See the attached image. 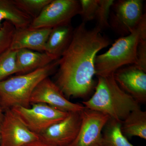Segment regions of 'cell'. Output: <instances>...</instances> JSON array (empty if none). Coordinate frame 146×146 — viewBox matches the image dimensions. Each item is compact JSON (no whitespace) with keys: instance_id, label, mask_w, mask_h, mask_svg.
Listing matches in <instances>:
<instances>
[{"instance_id":"cell-1","label":"cell","mask_w":146,"mask_h":146,"mask_svg":"<svg viewBox=\"0 0 146 146\" xmlns=\"http://www.w3.org/2000/svg\"><path fill=\"white\" fill-rule=\"evenodd\" d=\"M96 26L81 23L74 29L68 48L58 59L55 83L66 98H84L95 86V61L97 54L108 46L111 40Z\"/></svg>"},{"instance_id":"cell-2","label":"cell","mask_w":146,"mask_h":146,"mask_svg":"<svg viewBox=\"0 0 146 146\" xmlns=\"http://www.w3.org/2000/svg\"><path fill=\"white\" fill-rule=\"evenodd\" d=\"M98 78L94 95L82 102L85 108L103 113L121 123L131 111L140 108L138 102L118 85L114 74Z\"/></svg>"},{"instance_id":"cell-3","label":"cell","mask_w":146,"mask_h":146,"mask_svg":"<svg viewBox=\"0 0 146 146\" xmlns=\"http://www.w3.org/2000/svg\"><path fill=\"white\" fill-rule=\"evenodd\" d=\"M146 37V15L145 13L140 23L132 32L115 40L106 52L97 55L95 61L97 77L113 74L126 65H136L138 43Z\"/></svg>"},{"instance_id":"cell-4","label":"cell","mask_w":146,"mask_h":146,"mask_svg":"<svg viewBox=\"0 0 146 146\" xmlns=\"http://www.w3.org/2000/svg\"><path fill=\"white\" fill-rule=\"evenodd\" d=\"M58 59L49 65L26 74L0 81V102L4 111L13 107L29 108L34 89L58 67Z\"/></svg>"},{"instance_id":"cell-5","label":"cell","mask_w":146,"mask_h":146,"mask_svg":"<svg viewBox=\"0 0 146 146\" xmlns=\"http://www.w3.org/2000/svg\"><path fill=\"white\" fill-rule=\"evenodd\" d=\"M80 5L77 0H52L34 18L29 27L53 29L70 24L75 16L79 15Z\"/></svg>"},{"instance_id":"cell-6","label":"cell","mask_w":146,"mask_h":146,"mask_svg":"<svg viewBox=\"0 0 146 146\" xmlns=\"http://www.w3.org/2000/svg\"><path fill=\"white\" fill-rule=\"evenodd\" d=\"M31 106L29 108L18 106L11 109L30 130L39 136L51 126L65 119L69 113L45 104H32Z\"/></svg>"},{"instance_id":"cell-7","label":"cell","mask_w":146,"mask_h":146,"mask_svg":"<svg viewBox=\"0 0 146 146\" xmlns=\"http://www.w3.org/2000/svg\"><path fill=\"white\" fill-rule=\"evenodd\" d=\"M143 7L142 0L115 1L110 15V27L121 36L130 34L143 17Z\"/></svg>"},{"instance_id":"cell-8","label":"cell","mask_w":146,"mask_h":146,"mask_svg":"<svg viewBox=\"0 0 146 146\" xmlns=\"http://www.w3.org/2000/svg\"><path fill=\"white\" fill-rule=\"evenodd\" d=\"M39 138V135L30 130L12 109L4 111L0 123L1 146H24Z\"/></svg>"},{"instance_id":"cell-9","label":"cell","mask_w":146,"mask_h":146,"mask_svg":"<svg viewBox=\"0 0 146 146\" xmlns=\"http://www.w3.org/2000/svg\"><path fill=\"white\" fill-rule=\"evenodd\" d=\"M82 121L77 136L68 146H101L102 131L109 116L85 108L81 112Z\"/></svg>"},{"instance_id":"cell-10","label":"cell","mask_w":146,"mask_h":146,"mask_svg":"<svg viewBox=\"0 0 146 146\" xmlns=\"http://www.w3.org/2000/svg\"><path fill=\"white\" fill-rule=\"evenodd\" d=\"M42 103L67 112H82L83 105L72 102L68 99L59 87L48 78L42 80L32 94L31 104Z\"/></svg>"},{"instance_id":"cell-11","label":"cell","mask_w":146,"mask_h":146,"mask_svg":"<svg viewBox=\"0 0 146 146\" xmlns=\"http://www.w3.org/2000/svg\"><path fill=\"white\" fill-rule=\"evenodd\" d=\"M81 121V112H69L65 119L40 134L39 138L54 146H68L77 136Z\"/></svg>"},{"instance_id":"cell-12","label":"cell","mask_w":146,"mask_h":146,"mask_svg":"<svg viewBox=\"0 0 146 146\" xmlns=\"http://www.w3.org/2000/svg\"><path fill=\"white\" fill-rule=\"evenodd\" d=\"M114 77L120 88L138 103H146V72L135 65H129L116 71Z\"/></svg>"},{"instance_id":"cell-13","label":"cell","mask_w":146,"mask_h":146,"mask_svg":"<svg viewBox=\"0 0 146 146\" xmlns=\"http://www.w3.org/2000/svg\"><path fill=\"white\" fill-rule=\"evenodd\" d=\"M52 29H16L9 49L15 50L26 49L44 52L47 40Z\"/></svg>"},{"instance_id":"cell-14","label":"cell","mask_w":146,"mask_h":146,"mask_svg":"<svg viewBox=\"0 0 146 146\" xmlns=\"http://www.w3.org/2000/svg\"><path fill=\"white\" fill-rule=\"evenodd\" d=\"M74 31L70 24L52 29L47 40L44 52L54 61L59 59L70 44Z\"/></svg>"},{"instance_id":"cell-15","label":"cell","mask_w":146,"mask_h":146,"mask_svg":"<svg viewBox=\"0 0 146 146\" xmlns=\"http://www.w3.org/2000/svg\"><path fill=\"white\" fill-rule=\"evenodd\" d=\"M54 61L44 52L23 49L16 52V63L18 74H23L43 68Z\"/></svg>"},{"instance_id":"cell-16","label":"cell","mask_w":146,"mask_h":146,"mask_svg":"<svg viewBox=\"0 0 146 146\" xmlns=\"http://www.w3.org/2000/svg\"><path fill=\"white\" fill-rule=\"evenodd\" d=\"M33 20L30 16L18 8L12 0H0V27L3 21H7L16 29L26 28Z\"/></svg>"},{"instance_id":"cell-17","label":"cell","mask_w":146,"mask_h":146,"mask_svg":"<svg viewBox=\"0 0 146 146\" xmlns=\"http://www.w3.org/2000/svg\"><path fill=\"white\" fill-rule=\"evenodd\" d=\"M121 130L126 138L133 136L146 139V112L134 110L121 123Z\"/></svg>"},{"instance_id":"cell-18","label":"cell","mask_w":146,"mask_h":146,"mask_svg":"<svg viewBox=\"0 0 146 146\" xmlns=\"http://www.w3.org/2000/svg\"><path fill=\"white\" fill-rule=\"evenodd\" d=\"M121 125V123L110 119L103 130L101 146H135L124 136Z\"/></svg>"},{"instance_id":"cell-19","label":"cell","mask_w":146,"mask_h":146,"mask_svg":"<svg viewBox=\"0 0 146 146\" xmlns=\"http://www.w3.org/2000/svg\"><path fill=\"white\" fill-rule=\"evenodd\" d=\"M16 52L17 50L9 48L0 55V81L17 74Z\"/></svg>"},{"instance_id":"cell-20","label":"cell","mask_w":146,"mask_h":146,"mask_svg":"<svg viewBox=\"0 0 146 146\" xmlns=\"http://www.w3.org/2000/svg\"><path fill=\"white\" fill-rule=\"evenodd\" d=\"M52 0H12L21 10L30 16L33 19L36 18Z\"/></svg>"},{"instance_id":"cell-21","label":"cell","mask_w":146,"mask_h":146,"mask_svg":"<svg viewBox=\"0 0 146 146\" xmlns=\"http://www.w3.org/2000/svg\"><path fill=\"white\" fill-rule=\"evenodd\" d=\"M114 2V0H99L95 19L97 21L96 27L101 30L110 27V15Z\"/></svg>"},{"instance_id":"cell-22","label":"cell","mask_w":146,"mask_h":146,"mask_svg":"<svg viewBox=\"0 0 146 146\" xmlns=\"http://www.w3.org/2000/svg\"><path fill=\"white\" fill-rule=\"evenodd\" d=\"M16 30L10 22H3L0 27V55L10 48Z\"/></svg>"},{"instance_id":"cell-23","label":"cell","mask_w":146,"mask_h":146,"mask_svg":"<svg viewBox=\"0 0 146 146\" xmlns=\"http://www.w3.org/2000/svg\"><path fill=\"white\" fill-rule=\"evenodd\" d=\"M80 11L83 23L95 20L96 12L99 4V0H80Z\"/></svg>"},{"instance_id":"cell-24","label":"cell","mask_w":146,"mask_h":146,"mask_svg":"<svg viewBox=\"0 0 146 146\" xmlns=\"http://www.w3.org/2000/svg\"><path fill=\"white\" fill-rule=\"evenodd\" d=\"M134 65L146 72V37L141 39L138 43L136 63Z\"/></svg>"},{"instance_id":"cell-25","label":"cell","mask_w":146,"mask_h":146,"mask_svg":"<svg viewBox=\"0 0 146 146\" xmlns=\"http://www.w3.org/2000/svg\"><path fill=\"white\" fill-rule=\"evenodd\" d=\"M24 146H54L48 144L39 138L38 140L32 141Z\"/></svg>"},{"instance_id":"cell-26","label":"cell","mask_w":146,"mask_h":146,"mask_svg":"<svg viewBox=\"0 0 146 146\" xmlns=\"http://www.w3.org/2000/svg\"><path fill=\"white\" fill-rule=\"evenodd\" d=\"M4 111L2 106L1 104V102H0V123L3 121V119L4 117Z\"/></svg>"},{"instance_id":"cell-27","label":"cell","mask_w":146,"mask_h":146,"mask_svg":"<svg viewBox=\"0 0 146 146\" xmlns=\"http://www.w3.org/2000/svg\"><path fill=\"white\" fill-rule=\"evenodd\" d=\"M0 146H1V143H0Z\"/></svg>"}]
</instances>
